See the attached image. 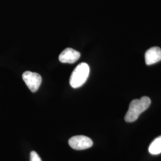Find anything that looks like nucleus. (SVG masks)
Wrapping results in <instances>:
<instances>
[{
    "mask_svg": "<svg viewBox=\"0 0 161 161\" xmlns=\"http://www.w3.org/2000/svg\"><path fill=\"white\" fill-rule=\"evenodd\" d=\"M161 60V49L158 47L150 48L145 53V62L147 65L156 64Z\"/></svg>",
    "mask_w": 161,
    "mask_h": 161,
    "instance_id": "423d86ee",
    "label": "nucleus"
},
{
    "mask_svg": "<svg viewBox=\"0 0 161 161\" xmlns=\"http://www.w3.org/2000/svg\"><path fill=\"white\" fill-rule=\"evenodd\" d=\"M69 146L77 150L86 149L91 147L93 144L91 138L84 136H76L69 140Z\"/></svg>",
    "mask_w": 161,
    "mask_h": 161,
    "instance_id": "20e7f679",
    "label": "nucleus"
},
{
    "mask_svg": "<svg viewBox=\"0 0 161 161\" xmlns=\"http://www.w3.org/2000/svg\"><path fill=\"white\" fill-rule=\"evenodd\" d=\"M80 52L71 48H67L60 53L58 59L60 62L64 64H74L80 58Z\"/></svg>",
    "mask_w": 161,
    "mask_h": 161,
    "instance_id": "39448f33",
    "label": "nucleus"
},
{
    "mask_svg": "<svg viewBox=\"0 0 161 161\" xmlns=\"http://www.w3.org/2000/svg\"><path fill=\"white\" fill-rule=\"evenodd\" d=\"M30 161H42L40 157L38 155V153L32 151L30 153Z\"/></svg>",
    "mask_w": 161,
    "mask_h": 161,
    "instance_id": "6e6552de",
    "label": "nucleus"
},
{
    "mask_svg": "<svg viewBox=\"0 0 161 161\" xmlns=\"http://www.w3.org/2000/svg\"><path fill=\"white\" fill-rule=\"evenodd\" d=\"M90 74V67L86 63L78 64L72 72L70 78V85L74 88L83 86L87 80Z\"/></svg>",
    "mask_w": 161,
    "mask_h": 161,
    "instance_id": "f03ea898",
    "label": "nucleus"
},
{
    "mask_svg": "<svg viewBox=\"0 0 161 161\" xmlns=\"http://www.w3.org/2000/svg\"><path fill=\"white\" fill-rule=\"evenodd\" d=\"M22 78L30 91L32 92H36L38 90L42 82V78L40 74L31 71L25 72Z\"/></svg>",
    "mask_w": 161,
    "mask_h": 161,
    "instance_id": "7ed1b4c3",
    "label": "nucleus"
},
{
    "mask_svg": "<svg viewBox=\"0 0 161 161\" xmlns=\"http://www.w3.org/2000/svg\"><path fill=\"white\" fill-rule=\"evenodd\" d=\"M149 152L153 155L161 153V136L156 138L150 144Z\"/></svg>",
    "mask_w": 161,
    "mask_h": 161,
    "instance_id": "0eeeda50",
    "label": "nucleus"
},
{
    "mask_svg": "<svg viewBox=\"0 0 161 161\" xmlns=\"http://www.w3.org/2000/svg\"><path fill=\"white\" fill-rule=\"evenodd\" d=\"M150 103V98L146 96L140 99L133 100L130 104L129 109L125 116V121L127 122L136 121L140 114L149 108Z\"/></svg>",
    "mask_w": 161,
    "mask_h": 161,
    "instance_id": "f257e3e1",
    "label": "nucleus"
}]
</instances>
